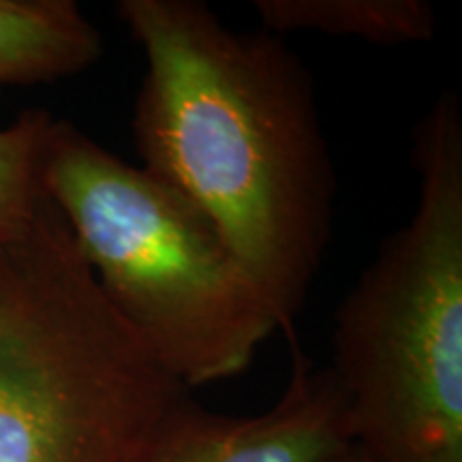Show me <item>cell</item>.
<instances>
[{
    "mask_svg": "<svg viewBox=\"0 0 462 462\" xmlns=\"http://www.w3.org/2000/svg\"><path fill=\"white\" fill-rule=\"evenodd\" d=\"M354 446L337 377L293 349L287 388L268 411L225 415L190 401L148 462H330Z\"/></svg>",
    "mask_w": 462,
    "mask_h": 462,
    "instance_id": "5",
    "label": "cell"
},
{
    "mask_svg": "<svg viewBox=\"0 0 462 462\" xmlns=\"http://www.w3.org/2000/svg\"><path fill=\"white\" fill-rule=\"evenodd\" d=\"M51 118L48 109H26L0 126V236L26 225L43 204L42 152Z\"/></svg>",
    "mask_w": 462,
    "mask_h": 462,
    "instance_id": "8",
    "label": "cell"
},
{
    "mask_svg": "<svg viewBox=\"0 0 462 462\" xmlns=\"http://www.w3.org/2000/svg\"><path fill=\"white\" fill-rule=\"evenodd\" d=\"M190 401L109 306L48 195L0 236V462H148Z\"/></svg>",
    "mask_w": 462,
    "mask_h": 462,
    "instance_id": "2",
    "label": "cell"
},
{
    "mask_svg": "<svg viewBox=\"0 0 462 462\" xmlns=\"http://www.w3.org/2000/svg\"><path fill=\"white\" fill-rule=\"evenodd\" d=\"M42 184L109 306L187 390L238 377L279 332L212 225L69 120L45 133Z\"/></svg>",
    "mask_w": 462,
    "mask_h": 462,
    "instance_id": "4",
    "label": "cell"
},
{
    "mask_svg": "<svg viewBox=\"0 0 462 462\" xmlns=\"http://www.w3.org/2000/svg\"><path fill=\"white\" fill-rule=\"evenodd\" d=\"M418 204L334 315L330 371L371 462H462V112L413 129Z\"/></svg>",
    "mask_w": 462,
    "mask_h": 462,
    "instance_id": "3",
    "label": "cell"
},
{
    "mask_svg": "<svg viewBox=\"0 0 462 462\" xmlns=\"http://www.w3.org/2000/svg\"><path fill=\"white\" fill-rule=\"evenodd\" d=\"M330 462H371V460H368L366 456H364L362 449L357 448L356 443H354V446H351L349 449H346V452H343L340 456H337V458L330 460Z\"/></svg>",
    "mask_w": 462,
    "mask_h": 462,
    "instance_id": "9",
    "label": "cell"
},
{
    "mask_svg": "<svg viewBox=\"0 0 462 462\" xmlns=\"http://www.w3.org/2000/svg\"><path fill=\"white\" fill-rule=\"evenodd\" d=\"M101 54V32L73 0H0V88L71 78Z\"/></svg>",
    "mask_w": 462,
    "mask_h": 462,
    "instance_id": "6",
    "label": "cell"
},
{
    "mask_svg": "<svg viewBox=\"0 0 462 462\" xmlns=\"http://www.w3.org/2000/svg\"><path fill=\"white\" fill-rule=\"evenodd\" d=\"M265 32H321L373 45L426 43L437 11L426 0H255Z\"/></svg>",
    "mask_w": 462,
    "mask_h": 462,
    "instance_id": "7",
    "label": "cell"
},
{
    "mask_svg": "<svg viewBox=\"0 0 462 462\" xmlns=\"http://www.w3.org/2000/svg\"><path fill=\"white\" fill-rule=\"evenodd\" d=\"M146 60L133 112L142 167L217 231L296 346L332 238L337 173L304 62L198 0H120Z\"/></svg>",
    "mask_w": 462,
    "mask_h": 462,
    "instance_id": "1",
    "label": "cell"
}]
</instances>
